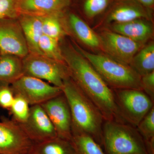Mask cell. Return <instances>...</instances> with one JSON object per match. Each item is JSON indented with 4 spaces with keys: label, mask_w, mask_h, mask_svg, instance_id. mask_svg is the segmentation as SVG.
<instances>
[{
    "label": "cell",
    "mask_w": 154,
    "mask_h": 154,
    "mask_svg": "<svg viewBox=\"0 0 154 154\" xmlns=\"http://www.w3.org/2000/svg\"><path fill=\"white\" fill-rule=\"evenodd\" d=\"M102 146L106 154H149L136 128L119 122L105 120Z\"/></svg>",
    "instance_id": "cell-4"
},
{
    "label": "cell",
    "mask_w": 154,
    "mask_h": 154,
    "mask_svg": "<svg viewBox=\"0 0 154 154\" xmlns=\"http://www.w3.org/2000/svg\"><path fill=\"white\" fill-rule=\"evenodd\" d=\"M14 95L22 97L30 106L40 105L63 93L58 87L35 77L23 75L11 85Z\"/></svg>",
    "instance_id": "cell-7"
},
{
    "label": "cell",
    "mask_w": 154,
    "mask_h": 154,
    "mask_svg": "<svg viewBox=\"0 0 154 154\" xmlns=\"http://www.w3.org/2000/svg\"><path fill=\"white\" fill-rule=\"evenodd\" d=\"M58 137L70 141L72 136L69 106L63 93L42 104Z\"/></svg>",
    "instance_id": "cell-10"
},
{
    "label": "cell",
    "mask_w": 154,
    "mask_h": 154,
    "mask_svg": "<svg viewBox=\"0 0 154 154\" xmlns=\"http://www.w3.org/2000/svg\"><path fill=\"white\" fill-rule=\"evenodd\" d=\"M142 90L154 102V71L141 77Z\"/></svg>",
    "instance_id": "cell-28"
},
{
    "label": "cell",
    "mask_w": 154,
    "mask_h": 154,
    "mask_svg": "<svg viewBox=\"0 0 154 154\" xmlns=\"http://www.w3.org/2000/svg\"><path fill=\"white\" fill-rule=\"evenodd\" d=\"M15 8V0H0V20L14 17Z\"/></svg>",
    "instance_id": "cell-29"
},
{
    "label": "cell",
    "mask_w": 154,
    "mask_h": 154,
    "mask_svg": "<svg viewBox=\"0 0 154 154\" xmlns=\"http://www.w3.org/2000/svg\"><path fill=\"white\" fill-rule=\"evenodd\" d=\"M33 143L13 119H0V154H28Z\"/></svg>",
    "instance_id": "cell-9"
},
{
    "label": "cell",
    "mask_w": 154,
    "mask_h": 154,
    "mask_svg": "<svg viewBox=\"0 0 154 154\" xmlns=\"http://www.w3.org/2000/svg\"><path fill=\"white\" fill-rule=\"evenodd\" d=\"M15 98L11 86L0 83V107L9 110Z\"/></svg>",
    "instance_id": "cell-27"
},
{
    "label": "cell",
    "mask_w": 154,
    "mask_h": 154,
    "mask_svg": "<svg viewBox=\"0 0 154 154\" xmlns=\"http://www.w3.org/2000/svg\"><path fill=\"white\" fill-rule=\"evenodd\" d=\"M61 51L71 78L98 108L105 120L124 122L119 113L113 89L94 67L75 48Z\"/></svg>",
    "instance_id": "cell-1"
},
{
    "label": "cell",
    "mask_w": 154,
    "mask_h": 154,
    "mask_svg": "<svg viewBox=\"0 0 154 154\" xmlns=\"http://www.w3.org/2000/svg\"><path fill=\"white\" fill-rule=\"evenodd\" d=\"M113 91L121 119L134 127L154 106V102L142 90L122 89Z\"/></svg>",
    "instance_id": "cell-5"
},
{
    "label": "cell",
    "mask_w": 154,
    "mask_h": 154,
    "mask_svg": "<svg viewBox=\"0 0 154 154\" xmlns=\"http://www.w3.org/2000/svg\"><path fill=\"white\" fill-rule=\"evenodd\" d=\"M70 141L76 154H106L99 144L85 134H72Z\"/></svg>",
    "instance_id": "cell-21"
},
{
    "label": "cell",
    "mask_w": 154,
    "mask_h": 154,
    "mask_svg": "<svg viewBox=\"0 0 154 154\" xmlns=\"http://www.w3.org/2000/svg\"><path fill=\"white\" fill-rule=\"evenodd\" d=\"M28 45L20 25L9 19L0 20V54L24 58L29 54Z\"/></svg>",
    "instance_id": "cell-12"
},
{
    "label": "cell",
    "mask_w": 154,
    "mask_h": 154,
    "mask_svg": "<svg viewBox=\"0 0 154 154\" xmlns=\"http://www.w3.org/2000/svg\"></svg>",
    "instance_id": "cell-32"
},
{
    "label": "cell",
    "mask_w": 154,
    "mask_h": 154,
    "mask_svg": "<svg viewBox=\"0 0 154 154\" xmlns=\"http://www.w3.org/2000/svg\"><path fill=\"white\" fill-rule=\"evenodd\" d=\"M0 55H1V54H0Z\"/></svg>",
    "instance_id": "cell-31"
},
{
    "label": "cell",
    "mask_w": 154,
    "mask_h": 154,
    "mask_svg": "<svg viewBox=\"0 0 154 154\" xmlns=\"http://www.w3.org/2000/svg\"><path fill=\"white\" fill-rule=\"evenodd\" d=\"M129 65L141 77L154 71V44L143 46L133 58Z\"/></svg>",
    "instance_id": "cell-20"
},
{
    "label": "cell",
    "mask_w": 154,
    "mask_h": 154,
    "mask_svg": "<svg viewBox=\"0 0 154 154\" xmlns=\"http://www.w3.org/2000/svg\"><path fill=\"white\" fill-rule=\"evenodd\" d=\"M70 2L71 0H20L18 8L25 14L43 17L60 14Z\"/></svg>",
    "instance_id": "cell-14"
},
{
    "label": "cell",
    "mask_w": 154,
    "mask_h": 154,
    "mask_svg": "<svg viewBox=\"0 0 154 154\" xmlns=\"http://www.w3.org/2000/svg\"><path fill=\"white\" fill-rule=\"evenodd\" d=\"M61 89L71 113L72 134L88 135L102 146L105 120L102 113L70 76L64 80Z\"/></svg>",
    "instance_id": "cell-2"
},
{
    "label": "cell",
    "mask_w": 154,
    "mask_h": 154,
    "mask_svg": "<svg viewBox=\"0 0 154 154\" xmlns=\"http://www.w3.org/2000/svg\"><path fill=\"white\" fill-rule=\"evenodd\" d=\"M68 22L70 28L80 41L88 47L100 48L98 35L79 16L74 14H70Z\"/></svg>",
    "instance_id": "cell-18"
},
{
    "label": "cell",
    "mask_w": 154,
    "mask_h": 154,
    "mask_svg": "<svg viewBox=\"0 0 154 154\" xmlns=\"http://www.w3.org/2000/svg\"><path fill=\"white\" fill-rule=\"evenodd\" d=\"M150 14L148 9L136 0H119L109 12L108 23H123L135 19H149Z\"/></svg>",
    "instance_id": "cell-13"
},
{
    "label": "cell",
    "mask_w": 154,
    "mask_h": 154,
    "mask_svg": "<svg viewBox=\"0 0 154 154\" xmlns=\"http://www.w3.org/2000/svg\"><path fill=\"white\" fill-rule=\"evenodd\" d=\"M22 63L24 75L40 79L61 89L64 80L70 76L65 63L53 60L44 55L28 54Z\"/></svg>",
    "instance_id": "cell-6"
},
{
    "label": "cell",
    "mask_w": 154,
    "mask_h": 154,
    "mask_svg": "<svg viewBox=\"0 0 154 154\" xmlns=\"http://www.w3.org/2000/svg\"><path fill=\"white\" fill-rule=\"evenodd\" d=\"M20 26L27 42L29 52L43 55L38 48V42L43 35L42 17L25 14L20 19Z\"/></svg>",
    "instance_id": "cell-16"
},
{
    "label": "cell",
    "mask_w": 154,
    "mask_h": 154,
    "mask_svg": "<svg viewBox=\"0 0 154 154\" xmlns=\"http://www.w3.org/2000/svg\"><path fill=\"white\" fill-rule=\"evenodd\" d=\"M28 154H76L70 141L57 137L33 143Z\"/></svg>",
    "instance_id": "cell-17"
},
{
    "label": "cell",
    "mask_w": 154,
    "mask_h": 154,
    "mask_svg": "<svg viewBox=\"0 0 154 154\" xmlns=\"http://www.w3.org/2000/svg\"><path fill=\"white\" fill-rule=\"evenodd\" d=\"M33 143L42 142L57 137L53 125L41 105L30 106L26 121L19 124Z\"/></svg>",
    "instance_id": "cell-11"
},
{
    "label": "cell",
    "mask_w": 154,
    "mask_h": 154,
    "mask_svg": "<svg viewBox=\"0 0 154 154\" xmlns=\"http://www.w3.org/2000/svg\"><path fill=\"white\" fill-rule=\"evenodd\" d=\"M112 31L144 44L151 37L152 25L147 19H140L123 23H114Z\"/></svg>",
    "instance_id": "cell-15"
},
{
    "label": "cell",
    "mask_w": 154,
    "mask_h": 154,
    "mask_svg": "<svg viewBox=\"0 0 154 154\" xmlns=\"http://www.w3.org/2000/svg\"><path fill=\"white\" fill-rule=\"evenodd\" d=\"M136 128L145 143L149 154H154V106Z\"/></svg>",
    "instance_id": "cell-22"
},
{
    "label": "cell",
    "mask_w": 154,
    "mask_h": 154,
    "mask_svg": "<svg viewBox=\"0 0 154 154\" xmlns=\"http://www.w3.org/2000/svg\"><path fill=\"white\" fill-rule=\"evenodd\" d=\"M57 15L54 14L43 16L42 19L43 35L59 40L64 33Z\"/></svg>",
    "instance_id": "cell-24"
},
{
    "label": "cell",
    "mask_w": 154,
    "mask_h": 154,
    "mask_svg": "<svg viewBox=\"0 0 154 154\" xmlns=\"http://www.w3.org/2000/svg\"><path fill=\"white\" fill-rule=\"evenodd\" d=\"M30 105L22 97L15 95L14 102L9 111L13 120L22 124L27 120L30 113Z\"/></svg>",
    "instance_id": "cell-25"
},
{
    "label": "cell",
    "mask_w": 154,
    "mask_h": 154,
    "mask_svg": "<svg viewBox=\"0 0 154 154\" xmlns=\"http://www.w3.org/2000/svg\"><path fill=\"white\" fill-rule=\"evenodd\" d=\"M141 5L147 9L152 8L153 7L154 0H136Z\"/></svg>",
    "instance_id": "cell-30"
},
{
    "label": "cell",
    "mask_w": 154,
    "mask_h": 154,
    "mask_svg": "<svg viewBox=\"0 0 154 154\" xmlns=\"http://www.w3.org/2000/svg\"><path fill=\"white\" fill-rule=\"evenodd\" d=\"M23 75L20 58L13 55H0V83L11 85Z\"/></svg>",
    "instance_id": "cell-19"
},
{
    "label": "cell",
    "mask_w": 154,
    "mask_h": 154,
    "mask_svg": "<svg viewBox=\"0 0 154 154\" xmlns=\"http://www.w3.org/2000/svg\"><path fill=\"white\" fill-rule=\"evenodd\" d=\"M58 40L43 35L41 36L38 48L43 55L53 60L65 63Z\"/></svg>",
    "instance_id": "cell-23"
},
{
    "label": "cell",
    "mask_w": 154,
    "mask_h": 154,
    "mask_svg": "<svg viewBox=\"0 0 154 154\" xmlns=\"http://www.w3.org/2000/svg\"><path fill=\"white\" fill-rule=\"evenodd\" d=\"M98 35L100 48L107 55L122 63L129 65L143 44L113 31L105 30Z\"/></svg>",
    "instance_id": "cell-8"
},
{
    "label": "cell",
    "mask_w": 154,
    "mask_h": 154,
    "mask_svg": "<svg viewBox=\"0 0 154 154\" xmlns=\"http://www.w3.org/2000/svg\"><path fill=\"white\" fill-rule=\"evenodd\" d=\"M111 0H84L83 12L90 19L100 15L107 8Z\"/></svg>",
    "instance_id": "cell-26"
},
{
    "label": "cell",
    "mask_w": 154,
    "mask_h": 154,
    "mask_svg": "<svg viewBox=\"0 0 154 154\" xmlns=\"http://www.w3.org/2000/svg\"><path fill=\"white\" fill-rule=\"evenodd\" d=\"M75 49L89 62L108 85L113 90H142L141 77L129 65L107 55L95 54L79 47Z\"/></svg>",
    "instance_id": "cell-3"
}]
</instances>
